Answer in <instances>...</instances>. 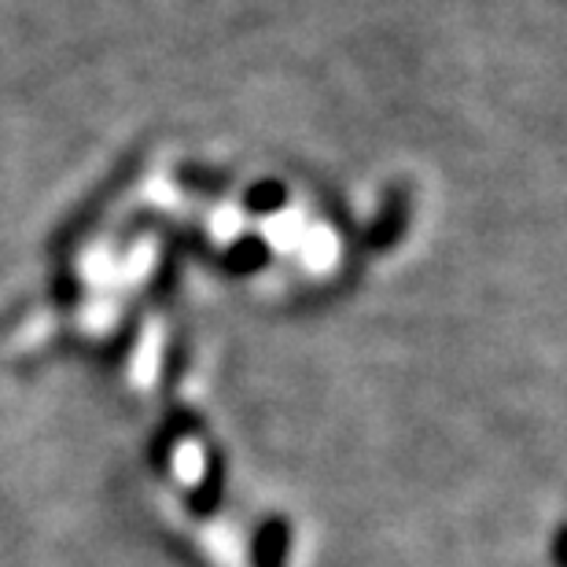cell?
Instances as JSON below:
<instances>
[{
  "instance_id": "cell-1",
  "label": "cell",
  "mask_w": 567,
  "mask_h": 567,
  "mask_svg": "<svg viewBox=\"0 0 567 567\" xmlns=\"http://www.w3.org/2000/svg\"><path fill=\"white\" fill-rule=\"evenodd\" d=\"M284 199H288V192H284L280 181H262V185H255L251 192H247V207H251L255 214L277 210Z\"/></svg>"
},
{
  "instance_id": "cell-2",
  "label": "cell",
  "mask_w": 567,
  "mask_h": 567,
  "mask_svg": "<svg viewBox=\"0 0 567 567\" xmlns=\"http://www.w3.org/2000/svg\"><path fill=\"white\" fill-rule=\"evenodd\" d=\"M233 262L236 269H255L266 262V244L258 240V236H247V240H240L233 247Z\"/></svg>"
},
{
  "instance_id": "cell-3",
  "label": "cell",
  "mask_w": 567,
  "mask_h": 567,
  "mask_svg": "<svg viewBox=\"0 0 567 567\" xmlns=\"http://www.w3.org/2000/svg\"><path fill=\"white\" fill-rule=\"evenodd\" d=\"M402 225H405V210H402V199H394V210L383 214V221H380V233H372V240H377L380 247L394 240V236L402 233Z\"/></svg>"
}]
</instances>
